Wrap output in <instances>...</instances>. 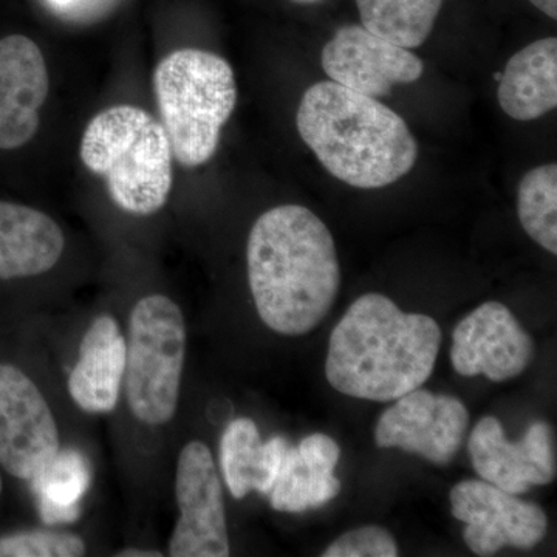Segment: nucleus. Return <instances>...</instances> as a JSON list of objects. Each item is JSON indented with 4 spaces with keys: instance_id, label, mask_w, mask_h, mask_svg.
I'll use <instances>...</instances> for the list:
<instances>
[{
    "instance_id": "obj_1",
    "label": "nucleus",
    "mask_w": 557,
    "mask_h": 557,
    "mask_svg": "<svg viewBox=\"0 0 557 557\" xmlns=\"http://www.w3.org/2000/svg\"><path fill=\"white\" fill-rule=\"evenodd\" d=\"M247 265L260 321L278 335H307L324 321L338 296L335 240L327 225L300 205H282L256 220Z\"/></svg>"
},
{
    "instance_id": "obj_2",
    "label": "nucleus",
    "mask_w": 557,
    "mask_h": 557,
    "mask_svg": "<svg viewBox=\"0 0 557 557\" xmlns=\"http://www.w3.org/2000/svg\"><path fill=\"white\" fill-rule=\"evenodd\" d=\"M442 330L428 314L406 313L368 293L330 336L325 375L347 397L388 403L423 386L437 362Z\"/></svg>"
},
{
    "instance_id": "obj_3",
    "label": "nucleus",
    "mask_w": 557,
    "mask_h": 557,
    "mask_svg": "<svg viewBox=\"0 0 557 557\" xmlns=\"http://www.w3.org/2000/svg\"><path fill=\"white\" fill-rule=\"evenodd\" d=\"M296 126L322 166L354 188H384L417 163V139L397 112L333 81L304 94Z\"/></svg>"
},
{
    "instance_id": "obj_4",
    "label": "nucleus",
    "mask_w": 557,
    "mask_h": 557,
    "mask_svg": "<svg viewBox=\"0 0 557 557\" xmlns=\"http://www.w3.org/2000/svg\"><path fill=\"white\" fill-rule=\"evenodd\" d=\"M79 156L106 180L113 203L132 215L156 214L170 199L174 153L163 126L146 110H102L84 131Z\"/></svg>"
},
{
    "instance_id": "obj_5",
    "label": "nucleus",
    "mask_w": 557,
    "mask_h": 557,
    "mask_svg": "<svg viewBox=\"0 0 557 557\" xmlns=\"http://www.w3.org/2000/svg\"><path fill=\"white\" fill-rule=\"evenodd\" d=\"M123 403L132 424L163 432L174 423L188 357V325L177 300L149 293L132 306L126 325Z\"/></svg>"
},
{
    "instance_id": "obj_6",
    "label": "nucleus",
    "mask_w": 557,
    "mask_h": 557,
    "mask_svg": "<svg viewBox=\"0 0 557 557\" xmlns=\"http://www.w3.org/2000/svg\"><path fill=\"white\" fill-rule=\"evenodd\" d=\"M153 91L178 163L197 168L211 160L237 104L230 62L205 50L174 51L157 65Z\"/></svg>"
},
{
    "instance_id": "obj_7",
    "label": "nucleus",
    "mask_w": 557,
    "mask_h": 557,
    "mask_svg": "<svg viewBox=\"0 0 557 557\" xmlns=\"http://www.w3.org/2000/svg\"><path fill=\"white\" fill-rule=\"evenodd\" d=\"M57 410L30 373L0 362V468L33 482L64 453Z\"/></svg>"
},
{
    "instance_id": "obj_8",
    "label": "nucleus",
    "mask_w": 557,
    "mask_h": 557,
    "mask_svg": "<svg viewBox=\"0 0 557 557\" xmlns=\"http://www.w3.org/2000/svg\"><path fill=\"white\" fill-rule=\"evenodd\" d=\"M174 494L178 518L172 528L166 555L230 556L222 475L214 454L203 440H189L178 450Z\"/></svg>"
},
{
    "instance_id": "obj_9",
    "label": "nucleus",
    "mask_w": 557,
    "mask_h": 557,
    "mask_svg": "<svg viewBox=\"0 0 557 557\" xmlns=\"http://www.w3.org/2000/svg\"><path fill=\"white\" fill-rule=\"evenodd\" d=\"M449 497L454 518L467 525L465 542L478 556H493L505 547L534 548L547 534L544 509L485 480L457 483Z\"/></svg>"
},
{
    "instance_id": "obj_10",
    "label": "nucleus",
    "mask_w": 557,
    "mask_h": 557,
    "mask_svg": "<svg viewBox=\"0 0 557 557\" xmlns=\"http://www.w3.org/2000/svg\"><path fill=\"white\" fill-rule=\"evenodd\" d=\"M469 426L467 406L450 395L420 387L395 399L375 428L379 448H398L435 465H448L463 445Z\"/></svg>"
},
{
    "instance_id": "obj_11",
    "label": "nucleus",
    "mask_w": 557,
    "mask_h": 557,
    "mask_svg": "<svg viewBox=\"0 0 557 557\" xmlns=\"http://www.w3.org/2000/svg\"><path fill=\"white\" fill-rule=\"evenodd\" d=\"M533 354V339L500 302L482 304L454 329L450 361L461 376L504 383L525 372Z\"/></svg>"
},
{
    "instance_id": "obj_12",
    "label": "nucleus",
    "mask_w": 557,
    "mask_h": 557,
    "mask_svg": "<svg viewBox=\"0 0 557 557\" xmlns=\"http://www.w3.org/2000/svg\"><path fill=\"white\" fill-rule=\"evenodd\" d=\"M468 450L482 480L516 496L556 478L555 443L545 421H534L519 442L511 443L496 417H483L472 429Z\"/></svg>"
},
{
    "instance_id": "obj_13",
    "label": "nucleus",
    "mask_w": 557,
    "mask_h": 557,
    "mask_svg": "<svg viewBox=\"0 0 557 557\" xmlns=\"http://www.w3.org/2000/svg\"><path fill=\"white\" fill-rule=\"evenodd\" d=\"M330 81L372 98L386 97L397 84L421 78L424 64L405 47L373 35L362 25H346L322 50Z\"/></svg>"
},
{
    "instance_id": "obj_14",
    "label": "nucleus",
    "mask_w": 557,
    "mask_h": 557,
    "mask_svg": "<svg viewBox=\"0 0 557 557\" xmlns=\"http://www.w3.org/2000/svg\"><path fill=\"white\" fill-rule=\"evenodd\" d=\"M126 329L109 311L95 314L81 336L69 370L67 392L73 405L87 416L116 412L126 373Z\"/></svg>"
},
{
    "instance_id": "obj_15",
    "label": "nucleus",
    "mask_w": 557,
    "mask_h": 557,
    "mask_svg": "<svg viewBox=\"0 0 557 557\" xmlns=\"http://www.w3.org/2000/svg\"><path fill=\"white\" fill-rule=\"evenodd\" d=\"M49 89L38 44L22 35L0 39V149L22 148L35 137Z\"/></svg>"
},
{
    "instance_id": "obj_16",
    "label": "nucleus",
    "mask_w": 557,
    "mask_h": 557,
    "mask_svg": "<svg viewBox=\"0 0 557 557\" xmlns=\"http://www.w3.org/2000/svg\"><path fill=\"white\" fill-rule=\"evenodd\" d=\"M339 456L338 443L324 434L309 435L298 446L288 445L269 494L271 507L292 515L324 507L341 491L335 478Z\"/></svg>"
},
{
    "instance_id": "obj_17",
    "label": "nucleus",
    "mask_w": 557,
    "mask_h": 557,
    "mask_svg": "<svg viewBox=\"0 0 557 557\" xmlns=\"http://www.w3.org/2000/svg\"><path fill=\"white\" fill-rule=\"evenodd\" d=\"M65 249L61 226L46 212L0 200V278L49 273Z\"/></svg>"
},
{
    "instance_id": "obj_18",
    "label": "nucleus",
    "mask_w": 557,
    "mask_h": 557,
    "mask_svg": "<svg viewBox=\"0 0 557 557\" xmlns=\"http://www.w3.org/2000/svg\"><path fill=\"white\" fill-rule=\"evenodd\" d=\"M288 445L285 437L263 442L258 424L251 418L231 421L219 446L220 475L231 496L242 500L252 491L269 496Z\"/></svg>"
},
{
    "instance_id": "obj_19",
    "label": "nucleus",
    "mask_w": 557,
    "mask_h": 557,
    "mask_svg": "<svg viewBox=\"0 0 557 557\" xmlns=\"http://www.w3.org/2000/svg\"><path fill=\"white\" fill-rule=\"evenodd\" d=\"M498 104L508 116L533 121L557 106V40H534L508 61L497 90Z\"/></svg>"
},
{
    "instance_id": "obj_20",
    "label": "nucleus",
    "mask_w": 557,
    "mask_h": 557,
    "mask_svg": "<svg viewBox=\"0 0 557 557\" xmlns=\"http://www.w3.org/2000/svg\"><path fill=\"white\" fill-rule=\"evenodd\" d=\"M357 5L366 30L412 50L431 36L443 0H357Z\"/></svg>"
},
{
    "instance_id": "obj_21",
    "label": "nucleus",
    "mask_w": 557,
    "mask_h": 557,
    "mask_svg": "<svg viewBox=\"0 0 557 557\" xmlns=\"http://www.w3.org/2000/svg\"><path fill=\"white\" fill-rule=\"evenodd\" d=\"M518 212L528 236L552 255L557 252V166L542 164L523 175Z\"/></svg>"
},
{
    "instance_id": "obj_22",
    "label": "nucleus",
    "mask_w": 557,
    "mask_h": 557,
    "mask_svg": "<svg viewBox=\"0 0 557 557\" xmlns=\"http://www.w3.org/2000/svg\"><path fill=\"white\" fill-rule=\"evenodd\" d=\"M32 483L38 493L42 519L47 523H64L78 515L76 505L89 485V474L78 453L64 450Z\"/></svg>"
},
{
    "instance_id": "obj_23",
    "label": "nucleus",
    "mask_w": 557,
    "mask_h": 557,
    "mask_svg": "<svg viewBox=\"0 0 557 557\" xmlns=\"http://www.w3.org/2000/svg\"><path fill=\"white\" fill-rule=\"evenodd\" d=\"M89 555L86 539L61 528H36L0 537V557H81Z\"/></svg>"
},
{
    "instance_id": "obj_24",
    "label": "nucleus",
    "mask_w": 557,
    "mask_h": 557,
    "mask_svg": "<svg viewBox=\"0 0 557 557\" xmlns=\"http://www.w3.org/2000/svg\"><path fill=\"white\" fill-rule=\"evenodd\" d=\"M324 557H397L398 545L384 528L369 525L347 531L322 553Z\"/></svg>"
},
{
    "instance_id": "obj_25",
    "label": "nucleus",
    "mask_w": 557,
    "mask_h": 557,
    "mask_svg": "<svg viewBox=\"0 0 557 557\" xmlns=\"http://www.w3.org/2000/svg\"><path fill=\"white\" fill-rule=\"evenodd\" d=\"M94 2L97 0H49L51 9L73 20L87 17V14H90V7L95 5Z\"/></svg>"
},
{
    "instance_id": "obj_26",
    "label": "nucleus",
    "mask_w": 557,
    "mask_h": 557,
    "mask_svg": "<svg viewBox=\"0 0 557 557\" xmlns=\"http://www.w3.org/2000/svg\"><path fill=\"white\" fill-rule=\"evenodd\" d=\"M119 557H161L164 556V553L157 552V549L150 548H141V547H131L121 549L120 553H116Z\"/></svg>"
},
{
    "instance_id": "obj_27",
    "label": "nucleus",
    "mask_w": 557,
    "mask_h": 557,
    "mask_svg": "<svg viewBox=\"0 0 557 557\" xmlns=\"http://www.w3.org/2000/svg\"><path fill=\"white\" fill-rule=\"evenodd\" d=\"M537 10L547 14L552 20H557V0H530Z\"/></svg>"
},
{
    "instance_id": "obj_28",
    "label": "nucleus",
    "mask_w": 557,
    "mask_h": 557,
    "mask_svg": "<svg viewBox=\"0 0 557 557\" xmlns=\"http://www.w3.org/2000/svg\"><path fill=\"white\" fill-rule=\"evenodd\" d=\"M292 2L302 3V5H311V3L322 2V0H292Z\"/></svg>"
},
{
    "instance_id": "obj_29",
    "label": "nucleus",
    "mask_w": 557,
    "mask_h": 557,
    "mask_svg": "<svg viewBox=\"0 0 557 557\" xmlns=\"http://www.w3.org/2000/svg\"><path fill=\"white\" fill-rule=\"evenodd\" d=\"M3 491V480H2V472H0V496H2Z\"/></svg>"
}]
</instances>
